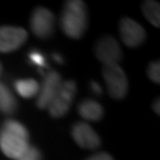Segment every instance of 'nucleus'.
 <instances>
[{"mask_svg":"<svg viewBox=\"0 0 160 160\" xmlns=\"http://www.w3.org/2000/svg\"><path fill=\"white\" fill-rule=\"evenodd\" d=\"M29 132L16 120H7L0 129V149L10 159L18 160L28 151Z\"/></svg>","mask_w":160,"mask_h":160,"instance_id":"1","label":"nucleus"},{"mask_svg":"<svg viewBox=\"0 0 160 160\" xmlns=\"http://www.w3.org/2000/svg\"><path fill=\"white\" fill-rule=\"evenodd\" d=\"M61 28L70 38L80 39L88 28L87 6L81 0L67 1L61 14Z\"/></svg>","mask_w":160,"mask_h":160,"instance_id":"2","label":"nucleus"},{"mask_svg":"<svg viewBox=\"0 0 160 160\" xmlns=\"http://www.w3.org/2000/svg\"><path fill=\"white\" fill-rule=\"evenodd\" d=\"M102 74L109 95L115 100H122L128 92V81L122 68L119 64L107 65L103 67Z\"/></svg>","mask_w":160,"mask_h":160,"instance_id":"3","label":"nucleus"},{"mask_svg":"<svg viewBox=\"0 0 160 160\" xmlns=\"http://www.w3.org/2000/svg\"><path fill=\"white\" fill-rule=\"evenodd\" d=\"M76 94V83L75 81H65L62 83L55 98L49 104V114L52 118H62L68 113Z\"/></svg>","mask_w":160,"mask_h":160,"instance_id":"4","label":"nucleus"},{"mask_svg":"<svg viewBox=\"0 0 160 160\" xmlns=\"http://www.w3.org/2000/svg\"><path fill=\"white\" fill-rule=\"evenodd\" d=\"M95 55L96 58L102 62L104 67L107 65H114L119 64L122 51L114 37L112 36H103L101 39L96 43L95 46Z\"/></svg>","mask_w":160,"mask_h":160,"instance_id":"5","label":"nucleus"},{"mask_svg":"<svg viewBox=\"0 0 160 160\" xmlns=\"http://www.w3.org/2000/svg\"><path fill=\"white\" fill-rule=\"evenodd\" d=\"M31 30L38 38L50 37L55 29V16L51 11L44 7L36 8L31 16Z\"/></svg>","mask_w":160,"mask_h":160,"instance_id":"6","label":"nucleus"},{"mask_svg":"<svg viewBox=\"0 0 160 160\" xmlns=\"http://www.w3.org/2000/svg\"><path fill=\"white\" fill-rule=\"evenodd\" d=\"M28 39V31L17 26H0V52H12Z\"/></svg>","mask_w":160,"mask_h":160,"instance_id":"7","label":"nucleus"},{"mask_svg":"<svg viewBox=\"0 0 160 160\" xmlns=\"http://www.w3.org/2000/svg\"><path fill=\"white\" fill-rule=\"evenodd\" d=\"M63 81L61 75L56 71H49L44 77L42 88H39L38 98H37V107L39 109H45L55 98Z\"/></svg>","mask_w":160,"mask_h":160,"instance_id":"8","label":"nucleus"},{"mask_svg":"<svg viewBox=\"0 0 160 160\" xmlns=\"http://www.w3.org/2000/svg\"><path fill=\"white\" fill-rule=\"evenodd\" d=\"M119 29L121 39L129 48H138L146 39V31L140 24L131 18H122Z\"/></svg>","mask_w":160,"mask_h":160,"instance_id":"9","label":"nucleus"},{"mask_svg":"<svg viewBox=\"0 0 160 160\" xmlns=\"http://www.w3.org/2000/svg\"><path fill=\"white\" fill-rule=\"evenodd\" d=\"M75 142L80 147L87 149H95L100 146L101 140L92 127L86 122H78L71 131Z\"/></svg>","mask_w":160,"mask_h":160,"instance_id":"10","label":"nucleus"},{"mask_svg":"<svg viewBox=\"0 0 160 160\" xmlns=\"http://www.w3.org/2000/svg\"><path fill=\"white\" fill-rule=\"evenodd\" d=\"M78 114L89 121H98L103 116V108L94 100H84L78 104Z\"/></svg>","mask_w":160,"mask_h":160,"instance_id":"11","label":"nucleus"},{"mask_svg":"<svg viewBox=\"0 0 160 160\" xmlns=\"http://www.w3.org/2000/svg\"><path fill=\"white\" fill-rule=\"evenodd\" d=\"M39 84L38 82L31 78L28 80H17L14 83V89L19 94V96L24 98H31V97L38 95L39 92Z\"/></svg>","mask_w":160,"mask_h":160,"instance_id":"12","label":"nucleus"},{"mask_svg":"<svg viewBox=\"0 0 160 160\" xmlns=\"http://www.w3.org/2000/svg\"><path fill=\"white\" fill-rule=\"evenodd\" d=\"M17 108V101L6 84L0 82V112L12 114Z\"/></svg>","mask_w":160,"mask_h":160,"instance_id":"13","label":"nucleus"},{"mask_svg":"<svg viewBox=\"0 0 160 160\" xmlns=\"http://www.w3.org/2000/svg\"><path fill=\"white\" fill-rule=\"evenodd\" d=\"M160 4L154 0H147L143 1L141 8H142L143 16L149 23L155 28L160 26Z\"/></svg>","mask_w":160,"mask_h":160,"instance_id":"14","label":"nucleus"},{"mask_svg":"<svg viewBox=\"0 0 160 160\" xmlns=\"http://www.w3.org/2000/svg\"><path fill=\"white\" fill-rule=\"evenodd\" d=\"M147 75L151 80L153 81L154 83L159 84L160 83V64L158 61L152 62L147 68Z\"/></svg>","mask_w":160,"mask_h":160,"instance_id":"15","label":"nucleus"},{"mask_svg":"<svg viewBox=\"0 0 160 160\" xmlns=\"http://www.w3.org/2000/svg\"><path fill=\"white\" fill-rule=\"evenodd\" d=\"M18 160H42V154H40L39 149L37 147L30 146L28 151Z\"/></svg>","mask_w":160,"mask_h":160,"instance_id":"16","label":"nucleus"},{"mask_svg":"<svg viewBox=\"0 0 160 160\" xmlns=\"http://www.w3.org/2000/svg\"><path fill=\"white\" fill-rule=\"evenodd\" d=\"M30 59H31L32 63H34L36 65H38L39 68H43V67L46 65L44 56L38 51H31V53H30Z\"/></svg>","mask_w":160,"mask_h":160,"instance_id":"17","label":"nucleus"},{"mask_svg":"<svg viewBox=\"0 0 160 160\" xmlns=\"http://www.w3.org/2000/svg\"><path fill=\"white\" fill-rule=\"evenodd\" d=\"M87 160H114L112 155H109L108 153H98V154H95L88 158Z\"/></svg>","mask_w":160,"mask_h":160,"instance_id":"18","label":"nucleus"},{"mask_svg":"<svg viewBox=\"0 0 160 160\" xmlns=\"http://www.w3.org/2000/svg\"><path fill=\"white\" fill-rule=\"evenodd\" d=\"M90 87H92V92H95L96 95H101V94H102V89H101V87H100V84L96 83L95 81H92V82H90Z\"/></svg>","mask_w":160,"mask_h":160,"instance_id":"19","label":"nucleus"},{"mask_svg":"<svg viewBox=\"0 0 160 160\" xmlns=\"http://www.w3.org/2000/svg\"><path fill=\"white\" fill-rule=\"evenodd\" d=\"M153 110H154L157 114H159L160 110H159V100L157 98V101L154 102V104H153Z\"/></svg>","mask_w":160,"mask_h":160,"instance_id":"20","label":"nucleus"},{"mask_svg":"<svg viewBox=\"0 0 160 160\" xmlns=\"http://www.w3.org/2000/svg\"><path fill=\"white\" fill-rule=\"evenodd\" d=\"M53 57H55V59L57 61L58 63H62V57H59L58 55H53Z\"/></svg>","mask_w":160,"mask_h":160,"instance_id":"21","label":"nucleus"},{"mask_svg":"<svg viewBox=\"0 0 160 160\" xmlns=\"http://www.w3.org/2000/svg\"><path fill=\"white\" fill-rule=\"evenodd\" d=\"M2 75V65H1V63H0V76Z\"/></svg>","mask_w":160,"mask_h":160,"instance_id":"22","label":"nucleus"}]
</instances>
